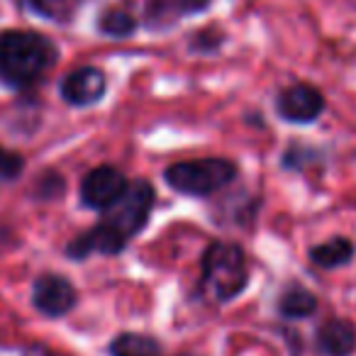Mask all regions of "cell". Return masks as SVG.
Listing matches in <instances>:
<instances>
[{
    "label": "cell",
    "mask_w": 356,
    "mask_h": 356,
    "mask_svg": "<svg viewBox=\"0 0 356 356\" xmlns=\"http://www.w3.org/2000/svg\"><path fill=\"white\" fill-rule=\"evenodd\" d=\"M100 30L110 37H127L134 32V20L122 10H108L100 20Z\"/></svg>",
    "instance_id": "5bb4252c"
},
{
    "label": "cell",
    "mask_w": 356,
    "mask_h": 356,
    "mask_svg": "<svg viewBox=\"0 0 356 356\" xmlns=\"http://www.w3.org/2000/svg\"><path fill=\"white\" fill-rule=\"evenodd\" d=\"M278 307H281V315L293 317V320H296V317L312 315V312H315V307H317V300H315V296H312V293L302 291V288H293V291L283 293Z\"/></svg>",
    "instance_id": "4fadbf2b"
},
{
    "label": "cell",
    "mask_w": 356,
    "mask_h": 356,
    "mask_svg": "<svg viewBox=\"0 0 356 356\" xmlns=\"http://www.w3.org/2000/svg\"><path fill=\"white\" fill-rule=\"evenodd\" d=\"M247 264L237 244L215 242L205 252L203 281L218 300H232L247 286Z\"/></svg>",
    "instance_id": "7a4b0ae2"
},
{
    "label": "cell",
    "mask_w": 356,
    "mask_h": 356,
    "mask_svg": "<svg viewBox=\"0 0 356 356\" xmlns=\"http://www.w3.org/2000/svg\"><path fill=\"white\" fill-rule=\"evenodd\" d=\"M322 108H325V100L320 90L307 83L291 86L278 98V113L291 122H312L322 113Z\"/></svg>",
    "instance_id": "52a82bcc"
},
{
    "label": "cell",
    "mask_w": 356,
    "mask_h": 356,
    "mask_svg": "<svg viewBox=\"0 0 356 356\" xmlns=\"http://www.w3.org/2000/svg\"><path fill=\"white\" fill-rule=\"evenodd\" d=\"M32 300H35V307L40 312H44V315H49V317H59V315H66V312L74 307L76 291L66 278L47 273V276L37 278Z\"/></svg>",
    "instance_id": "8992f818"
},
{
    "label": "cell",
    "mask_w": 356,
    "mask_h": 356,
    "mask_svg": "<svg viewBox=\"0 0 356 356\" xmlns=\"http://www.w3.org/2000/svg\"><path fill=\"white\" fill-rule=\"evenodd\" d=\"M35 3H37V0H35Z\"/></svg>",
    "instance_id": "2e32d148"
},
{
    "label": "cell",
    "mask_w": 356,
    "mask_h": 356,
    "mask_svg": "<svg viewBox=\"0 0 356 356\" xmlns=\"http://www.w3.org/2000/svg\"><path fill=\"white\" fill-rule=\"evenodd\" d=\"M113 356H161L159 344L144 334H120L110 346Z\"/></svg>",
    "instance_id": "7c38bea8"
},
{
    "label": "cell",
    "mask_w": 356,
    "mask_h": 356,
    "mask_svg": "<svg viewBox=\"0 0 356 356\" xmlns=\"http://www.w3.org/2000/svg\"><path fill=\"white\" fill-rule=\"evenodd\" d=\"M105 93V76L93 66L71 71L61 83V95L71 105H90Z\"/></svg>",
    "instance_id": "ba28073f"
},
{
    "label": "cell",
    "mask_w": 356,
    "mask_h": 356,
    "mask_svg": "<svg viewBox=\"0 0 356 356\" xmlns=\"http://www.w3.org/2000/svg\"><path fill=\"white\" fill-rule=\"evenodd\" d=\"M232 178L234 166L225 159H195V161H181L166 168L168 186L188 195L215 193Z\"/></svg>",
    "instance_id": "3957f363"
},
{
    "label": "cell",
    "mask_w": 356,
    "mask_h": 356,
    "mask_svg": "<svg viewBox=\"0 0 356 356\" xmlns=\"http://www.w3.org/2000/svg\"><path fill=\"white\" fill-rule=\"evenodd\" d=\"M124 242H127V239H124L118 229H113L110 225L100 222V225H95L93 229H88L83 237L74 239V242L69 244V257L83 259V257H88L90 252L118 254V252H122Z\"/></svg>",
    "instance_id": "9c48e42d"
},
{
    "label": "cell",
    "mask_w": 356,
    "mask_h": 356,
    "mask_svg": "<svg viewBox=\"0 0 356 356\" xmlns=\"http://www.w3.org/2000/svg\"><path fill=\"white\" fill-rule=\"evenodd\" d=\"M127 181L124 176L113 166H98L83 178L81 184V195L88 208L95 210H108L118 203L127 191Z\"/></svg>",
    "instance_id": "5b68a950"
},
{
    "label": "cell",
    "mask_w": 356,
    "mask_h": 356,
    "mask_svg": "<svg viewBox=\"0 0 356 356\" xmlns=\"http://www.w3.org/2000/svg\"><path fill=\"white\" fill-rule=\"evenodd\" d=\"M154 205V191L147 181H134L127 186L124 195L108 208L105 213V225H110L113 229H118L124 239H129L132 234H137L144 227L149 218V210Z\"/></svg>",
    "instance_id": "277c9868"
},
{
    "label": "cell",
    "mask_w": 356,
    "mask_h": 356,
    "mask_svg": "<svg viewBox=\"0 0 356 356\" xmlns=\"http://www.w3.org/2000/svg\"><path fill=\"white\" fill-rule=\"evenodd\" d=\"M317 349L322 356H349L356 349V330L346 320H330L317 332Z\"/></svg>",
    "instance_id": "30bf717a"
},
{
    "label": "cell",
    "mask_w": 356,
    "mask_h": 356,
    "mask_svg": "<svg viewBox=\"0 0 356 356\" xmlns=\"http://www.w3.org/2000/svg\"><path fill=\"white\" fill-rule=\"evenodd\" d=\"M56 59V49L47 37L35 32L0 35V76L15 86L37 81Z\"/></svg>",
    "instance_id": "6da1fadb"
},
{
    "label": "cell",
    "mask_w": 356,
    "mask_h": 356,
    "mask_svg": "<svg viewBox=\"0 0 356 356\" xmlns=\"http://www.w3.org/2000/svg\"><path fill=\"white\" fill-rule=\"evenodd\" d=\"M310 257H312V261L322 268L344 266V264L351 261V257H354V244L344 237H334V239H330V242L312 249Z\"/></svg>",
    "instance_id": "8fae6325"
},
{
    "label": "cell",
    "mask_w": 356,
    "mask_h": 356,
    "mask_svg": "<svg viewBox=\"0 0 356 356\" xmlns=\"http://www.w3.org/2000/svg\"><path fill=\"white\" fill-rule=\"evenodd\" d=\"M22 156L0 147V178H15L22 171Z\"/></svg>",
    "instance_id": "9a60e30c"
}]
</instances>
